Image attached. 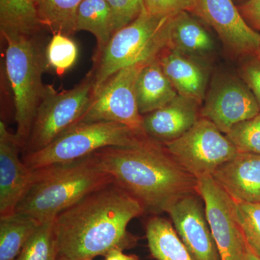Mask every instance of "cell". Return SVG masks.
Returning <instances> with one entry per match:
<instances>
[{"mask_svg":"<svg viewBox=\"0 0 260 260\" xmlns=\"http://www.w3.org/2000/svg\"><path fill=\"white\" fill-rule=\"evenodd\" d=\"M146 212L136 198L114 182L80 200L55 218L59 256L93 259L114 249L135 245L132 220Z\"/></svg>","mask_w":260,"mask_h":260,"instance_id":"obj_1","label":"cell"},{"mask_svg":"<svg viewBox=\"0 0 260 260\" xmlns=\"http://www.w3.org/2000/svg\"><path fill=\"white\" fill-rule=\"evenodd\" d=\"M93 155L113 182L136 198L146 211L164 213L181 197L198 193V179L151 138L135 146L101 149Z\"/></svg>","mask_w":260,"mask_h":260,"instance_id":"obj_2","label":"cell"},{"mask_svg":"<svg viewBox=\"0 0 260 260\" xmlns=\"http://www.w3.org/2000/svg\"><path fill=\"white\" fill-rule=\"evenodd\" d=\"M34 184L15 213L40 223L54 219L88 194L113 182L93 154L76 161L35 169Z\"/></svg>","mask_w":260,"mask_h":260,"instance_id":"obj_3","label":"cell"},{"mask_svg":"<svg viewBox=\"0 0 260 260\" xmlns=\"http://www.w3.org/2000/svg\"><path fill=\"white\" fill-rule=\"evenodd\" d=\"M7 44L5 70L13 95L15 133L22 149L28 141L46 85L42 75L47 68L45 53L32 36H2Z\"/></svg>","mask_w":260,"mask_h":260,"instance_id":"obj_4","label":"cell"},{"mask_svg":"<svg viewBox=\"0 0 260 260\" xmlns=\"http://www.w3.org/2000/svg\"><path fill=\"white\" fill-rule=\"evenodd\" d=\"M170 18L143 9L135 20L114 32L104 49L93 56V92L119 70L158 59L168 48Z\"/></svg>","mask_w":260,"mask_h":260,"instance_id":"obj_5","label":"cell"},{"mask_svg":"<svg viewBox=\"0 0 260 260\" xmlns=\"http://www.w3.org/2000/svg\"><path fill=\"white\" fill-rule=\"evenodd\" d=\"M148 138L119 123L80 122L45 148L25 154L22 160L35 170L76 161L108 147L135 146Z\"/></svg>","mask_w":260,"mask_h":260,"instance_id":"obj_6","label":"cell"},{"mask_svg":"<svg viewBox=\"0 0 260 260\" xmlns=\"http://www.w3.org/2000/svg\"><path fill=\"white\" fill-rule=\"evenodd\" d=\"M93 88L90 72L70 90L58 91L54 87L46 85L28 141L23 149L25 154L45 148L78 124L91 102Z\"/></svg>","mask_w":260,"mask_h":260,"instance_id":"obj_7","label":"cell"},{"mask_svg":"<svg viewBox=\"0 0 260 260\" xmlns=\"http://www.w3.org/2000/svg\"><path fill=\"white\" fill-rule=\"evenodd\" d=\"M147 63H138L119 70L103 83L93 92L80 122L119 123L137 134L148 136L143 129V116L140 112L136 93L138 75Z\"/></svg>","mask_w":260,"mask_h":260,"instance_id":"obj_8","label":"cell"},{"mask_svg":"<svg viewBox=\"0 0 260 260\" xmlns=\"http://www.w3.org/2000/svg\"><path fill=\"white\" fill-rule=\"evenodd\" d=\"M162 144L197 179L212 176L220 166L238 153L226 135L203 117L180 138Z\"/></svg>","mask_w":260,"mask_h":260,"instance_id":"obj_9","label":"cell"},{"mask_svg":"<svg viewBox=\"0 0 260 260\" xmlns=\"http://www.w3.org/2000/svg\"><path fill=\"white\" fill-rule=\"evenodd\" d=\"M207 220L220 260H244L247 244L238 218L237 203L212 176L198 179Z\"/></svg>","mask_w":260,"mask_h":260,"instance_id":"obj_10","label":"cell"},{"mask_svg":"<svg viewBox=\"0 0 260 260\" xmlns=\"http://www.w3.org/2000/svg\"><path fill=\"white\" fill-rule=\"evenodd\" d=\"M204 100L201 117L212 121L225 135L236 124L260 112L247 85L232 75L216 78Z\"/></svg>","mask_w":260,"mask_h":260,"instance_id":"obj_11","label":"cell"},{"mask_svg":"<svg viewBox=\"0 0 260 260\" xmlns=\"http://www.w3.org/2000/svg\"><path fill=\"white\" fill-rule=\"evenodd\" d=\"M189 13L210 25L234 54L256 56L259 52L260 34L248 25L234 0H194Z\"/></svg>","mask_w":260,"mask_h":260,"instance_id":"obj_12","label":"cell"},{"mask_svg":"<svg viewBox=\"0 0 260 260\" xmlns=\"http://www.w3.org/2000/svg\"><path fill=\"white\" fill-rule=\"evenodd\" d=\"M165 213L171 220L192 260H220L198 193L188 194L169 205Z\"/></svg>","mask_w":260,"mask_h":260,"instance_id":"obj_13","label":"cell"},{"mask_svg":"<svg viewBox=\"0 0 260 260\" xmlns=\"http://www.w3.org/2000/svg\"><path fill=\"white\" fill-rule=\"evenodd\" d=\"M16 135L0 121V218L13 215L31 187L36 171L20 160Z\"/></svg>","mask_w":260,"mask_h":260,"instance_id":"obj_14","label":"cell"},{"mask_svg":"<svg viewBox=\"0 0 260 260\" xmlns=\"http://www.w3.org/2000/svg\"><path fill=\"white\" fill-rule=\"evenodd\" d=\"M200 104L178 95L172 102L143 116V129L149 138L160 143L180 138L199 119Z\"/></svg>","mask_w":260,"mask_h":260,"instance_id":"obj_15","label":"cell"},{"mask_svg":"<svg viewBox=\"0 0 260 260\" xmlns=\"http://www.w3.org/2000/svg\"><path fill=\"white\" fill-rule=\"evenodd\" d=\"M212 177L236 202L260 203V155L237 153Z\"/></svg>","mask_w":260,"mask_h":260,"instance_id":"obj_16","label":"cell"},{"mask_svg":"<svg viewBox=\"0 0 260 260\" xmlns=\"http://www.w3.org/2000/svg\"><path fill=\"white\" fill-rule=\"evenodd\" d=\"M158 59L178 94L201 104L206 95L208 83L206 69L201 61L169 48L162 51Z\"/></svg>","mask_w":260,"mask_h":260,"instance_id":"obj_17","label":"cell"},{"mask_svg":"<svg viewBox=\"0 0 260 260\" xmlns=\"http://www.w3.org/2000/svg\"><path fill=\"white\" fill-rule=\"evenodd\" d=\"M168 48L201 61L212 56L215 44L201 22L183 11L169 19Z\"/></svg>","mask_w":260,"mask_h":260,"instance_id":"obj_18","label":"cell"},{"mask_svg":"<svg viewBox=\"0 0 260 260\" xmlns=\"http://www.w3.org/2000/svg\"><path fill=\"white\" fill-rule=\"evenodd\" d=\"M137 99L144 116L167 105L179 94L162 70L158 59L147 63L138 75Z\"/></svg>","mask_w":260,"mask_h":260,"instance_id":"obj_19","label":"cell"},{"mask_svg":"<svg viewBox=\"0 0 260 260\" xmlns=\"http://www.w3.org/2000/svg\"><path fill=\"white\" fill-rule=\"evenodd\" d=\"M145 234L150 254L157 260H192L174 225L158 215L148 220Z\"/></svg>","mask_w":260,"mask_h":260,"instance_id":"obj_20","label":"cell"},{"mask_svg":"<svg viewBox=\"0 0 260 260\" xmlns=\"http://www.w3.org/2000/svg\"><path fill=\"white\" fill-rule=\"evenodd\" d=\"M90 32L97 43L95 54L107 46L115 32L112 9L106 0H83L76 16V31Z\"/></svg>","mask_w":260,"mask_h":260,"instance_id":"obj_21","label":"cell"},{"mask_svg":"<svg viewBox=\"0 0 260 260\" xmlns=\"http://www.w3.org/2000/svg\"><path fill=\"white\" fill-rule=\"evenodd\" d=\"M43 28L36 0H0L1 35L34 36Z\"/></svg>","mask_w":260,"mask_h":260,"instance_id":"obj_22","label":"cell"},{"mask_svg":"<svg viewBox=\"0 0 260 260\" xmlns=\"http://www.w3.org/2000/svg\"><path fill=\"white\" fill-rule=\"evenodd\" d=\"M40 222L18 213L0 218V260H16Z\"/></svg>","mask_w":260,"mask_h":260,"instance_id":"obj_23","label":"cell"},{"mask_svg":"<svg viewBox=\"0 0 260 260\" xmlns=\"http://www.w3.org/2000/svg\"><path fill=\"white\" fill-rule=\"evenodd\" d=\"M83 0H36L38 16L43 28L53 34L73 35L76 32V16Z\"/></svg>","mask_w":260,"mask_h":260,"instance_id":"obj_24","label":"cell"},{"mask_svg":"<svg viewBox=\"0 0 260 260\" xmlns=\"http://www.w3.org/2000/svg\"><path fill=\"white\" fill-rule=\"evenodd\" d=\"M59 256L55 218L41 223L16 260H56Z\"/></svg>","mask_w":260,"mask_h":260,"instance_id":"obj_25","label":"cell"},{"mask_svg":"<svg viewBox=\"0 0 260 260\" xmlns=\"http://www.w3.org/2000/svg\"><path fill=\"white\" fill-rule=\"evenodd\" d=\"M79 55L78 45L69 36L53 34L45 51L47 68L62 75L74 66Z\"/></svg>","mask_w":260,"mask_h":260,"instance_id":"obj_26","label":"cell"},{"mask_svg":"<svg viewBox=\"0 0 260 260\" xmlns=\"http://www.w3.org/2000/svg\"><path fill=\"white\" fill-rule=\"evenodd\" d=\"M225 135L238 153L260 155V112L254 117L236 124Z\"/></svg>","mask_w":260,"mask_h":260,"instance_id":"obj_27","label":"cell"},{"mask_svg":"<svg viewBox=\"0 0 260 260\" xmlns=\"http://www.w3.org/2000/svg\"><path fill=\"white\" fill-rule=\"evenodd\" d=\"M236 203L238 218L246 244L260 257V203Z\"/></svg>","mask_w":260,"mask_h":260,"instance_id":"obj_28","label":"cell"},{"mask_svg":"<svg viewBox=\"0 0 260 260\" xmlns=\"http://www.w3.org/2000/svg\"><path fill=\"white\" fill-rule=\"evenodd\" d=\"M112 9L115 32L139 16L144 9L143 0H106Z\"/></svg>","mask_w":260,"mask_h":260,"instance_id":"obj_29","label":"cell"},{"mask_svg":"<svg viewBox=\"0 0 260 260\" xmlns=\"http://www.w3.org/2000/svg\"><path fill=\"white\" fill-rule=\"evenodd\" d=\"M144 9L159 17H172L183 11L190 12L194 0H143Z\"/></svg>","mask_w":260,"mask_h":260,"instance_id":"obj_30","label":"cell"},{"mask_svg":"<svg viewBox=\"0 0 260 260\" xmlns=\"http://www.w3.org/2000/svg\"><path fill=\"white\" fill-rule=\"evenodd\" d=\"M242 75L244 83L250 89L255 98L260 110V60L254 56V59L246 61L243 65Z\"/></svg>","mask_w":260,"mask_h":260,"instance_id":"obj_31","label":"cell"},{"mask_svg":"<svg viewBox=\"0 0 260 260\" xmlns=\"http://www.w3.org/2000/svg\"><path fill=\"white\" fill-rule=\"evenodd\" d=\"M238 9L248 25L260 34V0H247Z\"/></svg>","mask_w":260,"mask_h":260,"instance_id":"obj_32","label":"cell"},{"mask_svg":"<svg viewBox=\"0 0 260 260\" xmlns=\"http://www.w3.org/2000/svg\"><path fill=\"white\" fill-rule=\"evenodd\" d=\"M104 260H140L135 254H126L119 249H112L106 254Z\"/></svg>","mask_w":260,"mask_h":260,"instance_id":"obj_33","label":"cell"},{"mask_svg":"<svg viewBox=\"0 0 260 260\" xmlns=\"http://www.w3.org/2000/svg\"><path fill=\"white\" fill-rule=\"evenodd\" d=\"M244 260H260V257L259 256L256 255L255 253L253 252V251L249 249V246H247V250H246Z\"/></svg>","mask_w":260,"mask_h":260,"instance_id":"obj_34","label":"cell"},{"mask_svg":"<svg viewBox=\"0 0 260 260\" xmlns=\"http://www.w3.org/2000/svg\"><path fill=\"white\" fill-rule=\"evenodd\" d=\"M56 260H73L68 259V258L64 257V256H59Z\"/></svg>","mask_w":260,"mask_h":260,"instance_id":"obj_35","label":"cell"},{"mask_svg":"<svg viewBox=\"0 0 260 260\" xmlns=\"http://www.w3.org/2000/svg\"><path fill=\"white\" fill-rule=\"evenodd\" d=\"M237 1L239 2V3H241L240 5H242L243 4V3H245L246 1H247V0H237Z\"/></svg>","mask_w":260,"mask_h":260,"instance_id":"obj_36","label":"cell"},{"mask_svg":"<svg viewBox=\"0 0 260 260\" xmlns=\"http://www.w3.org/2000/svg\"><path fill=\"white\" fill-rule=\"evenodd\" d=\"M255 57L257 58V59H259L260 60V51H259V52L258 53L257 55H256V56H255Z\"/></svg>","mask_w":260,"mask_h":260,"instance_id":"obj_37","label":"cell"},{"mask_svg":"<svg viewBox=\"0 0 260 260\" xmlns=\"http://www.w3.org/2000/svg\"><path fill=\"white\" fill-rule=\"evenodd\" d=\"M88 260H93V259H88Z\"/></svg>","mask_w":260,"mask_h":260,"instance_id":"obj_38","label":"cell"}]
</instances>
